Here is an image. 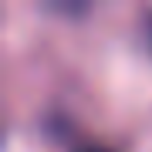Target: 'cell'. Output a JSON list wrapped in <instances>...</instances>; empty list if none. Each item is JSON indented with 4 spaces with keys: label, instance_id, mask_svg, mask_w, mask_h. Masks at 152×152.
<instances>
[{
    "label": "cell",
    "instance_id": "obj_1",
    "mask_svg": "<svg viewBox=\"0 0 152 152\" xmlns=\"http://www.w3.org/2000/svg\"><path fill=\"white\" fill-rule=\"evenodd\" d=\"M142 34H145V44L152 51V10H145V17H142Z\"/></svg>",
    "mask_w": 152,
    "mask_h": 152
},
{
    "label": "cell",
    "instance_id": "obj_2",
    "mask_svg": "<svg viewBox=\"0 0 152 152\" xmlns=\"http://www.w3.org/2000/svg\"><path fill=\"white\" fill-rule=\"evenodd\" d=\"M75 152H112V149H105V145H95V142H85V145H78Z\"/></svg>",
    "mask_w": 152,
    "mask_h": 152
}]
</instances>
